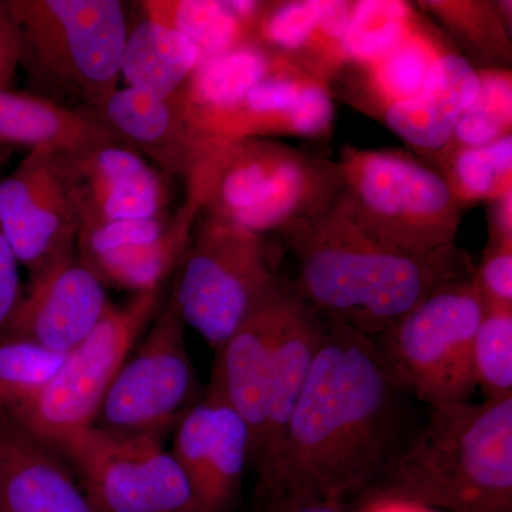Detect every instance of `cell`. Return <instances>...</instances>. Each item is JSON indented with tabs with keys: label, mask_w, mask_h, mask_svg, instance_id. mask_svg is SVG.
Instances as JSON below:
<instances>
[{
	"label": "cell",
	"mask_w": 512,
	"mask_h": 512,
	"mask_svg": "<svg viewBox=\"0 0 512 512\" xmlns=\"http://www.w3.org/2000/svg\"><path fill=\"white\" fill-rule=\"evenodd\" d=\"M416 403L375 339L326 319L282 439L256 471V503L369 497L419 430Z\"/></svg>",
	"instance_id": "6da1fadb"
},
{
	"label": "cell",
	"mask_w": 512,
	"mask_h": 512,
	"mask_svg": "<svg viewBox=\"0 0 512 512\" xmlns=\"http://www.w3.org/2000/svg\"><path fill=\"white\" fill-rule=\"evenodd\" d=\"M296 262V291L328 320L376 338L417 303L476 266L456 242L430 254L383 247L353 218L346 195L279 231Z\"/></svg>",
	"instance_id": "7a4b0ae2"
},
{
	"label": "cell",
	"mask_w": 512,
	"mask_h": 512,
	"mask_svg": "<svg viewBox=\"0 0 512 512\" xmlns=\"http://www.w3.org/2000/svg\"><path fill=\"white\" fill-rule=\"evenodd\" d=\"M370 497L446 512H512V396L427 407Z\"/></svg>",
	"instance_id": "3957f363"
},
{
	"label": "cell",
	"mask_w": 512,
	"mask_h": 512,
	"mask_svg": "<svg viewBox=\"0 0 512 512\" xmlns=\"http://www.w3.org/2000/svg\"><path fill=\"white\" fill-rule=\"evenodd\" d=\"M184 181L202 215L261 235L320 214L343 190L338 161L275 138L208 137Z\"/></svg>",
	"instance_id": "277c9868"
},
{
	"label": "cell",
	"mask_w": 512,
	"mask_h": 512,
	"mask_svg": "<svg viewBox=\"0 0 512 512\" xmlns=\"http://www.w3.org/2000/svg\"><path fill=\"white\" fill-rule=\"evenodd\" d=\"M29 93L90 114L119 87L128 19L119 0H3Z\"/></svg>",
	"instance_id": "5b68a950"
},
{
	"label": "cell",
	"mask_w": 512,
	"mask_h": 512,
	"mask_svg": "<svg viewBox=\"0 0 512 512\" xmlns=\"http://www.w3.org/2000/svg\"><path fill=\"white\" fill-rule=\"evenodd\" d=\"M338 163L356 224L380 245L424 255L456 242L464 208L426 161L403 150L345 146Z\"/></svg>",
	"instance_id": "8992f818"
},
{
	"label": "cell",
	"mask_w": 512,
	"mask_h": 512,
	"mask_svg": "<svg viewBox=\"0 0 512 512\" xmlns=\"http://www.w3.org/2000/svg\"><path fill=\"white\" fill-rule=\"evenodd\" d=\"M278 245L200 212L170 301L214 352L278 284Z\"/></svg>",
	"instance_id": "52a82bcc"
},
{
	"label": "cell",
	"mask_w": 512,
	"mask_h": 512,
	"mask_svg": "<svg viewBox=\"0 0 512 512\" xmlns=\"http://www.w3.org/2000/svg\"><path fill=\"white\" fill-rule=\"evenodd\" d=\"M484 313L471 272L441 285L373 339L417 402L466 403L477 389L473 346Z\"/></svg>",
	"instance_id": "ba28073f"
},
{
	"label": "cell",
	"mask_w": 512,
	"mask_h": 512,
	"mask_svg": "<svg viewBox=\"0 0 512 512\" xmlns=\"http://www.w3.org/2000/svg\"><path fill=\"white\" fill-rule=\"evenodd\" d=\"M161 298L163 288L136 293L123 306L111 303L93 332L67 353L40 396L9 416L60 456L92 429L114 377L160 311Z\"/></svg>",
	"instance_id": "9c48e42d"
},
{
	"label": "cell",
	"mask_w": 512,
	"mask_h": 512,
	"mask_svg": "<svg viewBox=\"0 0 512 512\" xmlns=\"http://www.w3.org/2000/svg\"><path fill=\"white\" fill-rule=\"evenodd\" d=\"M150 326L114 377L93 429L161 440L201 399L185 325L170 299Z\"/></svg>",
	"instance_id": "30bf717a"
},
{
	"label": "cell",
	"mask_w": 512,
	"mask_h": 512,
	"mask_svg": "<svg viewBox=\"0 0 512 512\" xmlns=\"http://www.w3.org/2000/svg\"><path fill=\"white\" fill-rule=\"evenodd\" d=\"M60 457L97 512H198L190 481L163 440L92 427Z\"/></svg>",
	"instance_id": "8fae6325"
},
{
	"label": "cell",
	"mask_w": 512,
	"mask_h": 512,
	"mask_svg": "<svg viewBox=\"0 0 512 512\" xmlns=\"http://www.w3.org/2000/svg\"><path fill=\"white\" fill-rule=\"evenodd\" d=\"M0 228L30 275L76 249L80 215L64 151L32 148L0 178Z\"/></svg>",
	"instance_id": "7c38bea8"
},
{
	"label": "cell",
	"mask_w": 512,
	"mask_h": 512,
	"mask_svg": "<svg viewBox=\"0 0 512 512\" xmlns=\"http://www.w3.org/2000/svg\"><path fill=\"white\" fill-rule=\"evenodd\" d=\"M201 208L191 198L168 217L84 225L77 255L101 284L136 293L157 291L183 264Z\"/></svg>",
	"instance_id": "4fadbf2b"
},
{
	"label": "cell",
	"mask_w": 512,
	"mask_h": 512,
	"mask_svg": "<svg viewBox=\"0 0 512 512\" xmlns=\"http://www.w3.org/2000/svg\"><path fill=\"white\" fill-rule=\"evenodd\" d=\"M175 460L190 481L198 512H231L249 466L247 421L211 387L175 429Z\"/></svg>",
	"instance_id": "5bb4252c"
},
{
	"label": "cell",
	"mask_w": 512,
	"mask_h": 512,
	"mask_svg": "<svg viewBox=\"0 0 512 512\" xmlns=\"http://www.w3.org/2000/svg\"><path fill=\"white\" fill-rule=\"evenodd\" d=\"M111 303L106 286L80 261L76 248L30 275L28 291L0 336L67 355L99 325Z\"/></svg>",
	"instance_id": "9a60e30c"
},
{
	"label": "cell",
	"mask_w": 512,
	"mask_h": 512,
	"mask_svg": "<svg viewBox=\"0 0 512 512\" xmlns=\"http://www.w3.org/2000/svg\"><path fill=\"white\" fill-rule=\"evenodd\" d=\"M80 227L168 217L170 178L120 141L64 151Z\"/></svg>",
	"instance_id": "2e32d148"
},
{
	"label": "cell",
	"mask_w": 512,
	"mask_h": 512,
	"mask_svg": "<svg viewBox=\"0 0 512 512\" xmlns=\"http://www.w3.org/2000/svg\"><path fill=\"white\" fill-rule=\"evenodd\" d=\"M335 120L329 84L282 60L237 106L212 121L204 134L218 140L286 136L328 141Z\"/></svg>",
	"instance_id": "e0dca14e"
},
{
	"label": "cell",
	"mask_w": 512,
	"mask_h": 512,
	"mask_svg": "<svg viewBox=\"0 0 512 512\" xmlns=\"http://www.w3.org/2000/svg\"><path fill=\"white\" fill-rule=\"evenodd\" d=\"M289 288L291 279L281 276L241 328L215 350L208 387L247 421L251 433L249 464L255 463L264 440L272 355Z\"/></svg>",
	"instance_id": "ac0fdd59"
},
{
	"label": "cell",
	"mask_w": 512,
	"mask_h": 512,
	"mask_svg": "<svg viewBox=\"0 0 512 512\" xmlns=\"http://www.w3.org/2000/svg\"><path fill=\"white\" fill-rule=\"evenodd\" d=\"M353 6L352 0L262 2L249 42L330 86L346 66L343 39Z\"/></svg>",
	"instance_id": "d6986e66"
},
{
	"label": "cell",
	"mask_w": 512,
	"mask_h": 512,
	"mask_svg": "<svg viewBox=\"0 0 512 512\" xmlns=\"http://www.w3.org/2000/svg\"><path fill=\"white\" fill-rule=\"evenodd\" d=\"M89 117L109 128L131 150L153 161L170 180L187 177L208 138L192 124L177 97L164 99L131 87L117 89Z\"/></svg>",
	"instance_id": "ffe728a7"
},
{
	"label": "cell",
	"mask_w": 512,
	"mask_h": 512,
	"mask_svg": "<svg viewBox=\"0 0 512 512\" xmlns=\"http://www.w3.org/2000/svg\"><path fill=\"white\" fill-rule=\"evenodd\" d=\"M0 512H97L72 467L2 409Z\"/></svg>",
	"instance_id": "44dd1931"
},
{
	"label": "cell",
	"mask_w": 512,
	"mask_h": 512,
	"mask_svg": "<svg viewBox=\"0 0 512 512\" xmlns=\"http://www.w3.org/2000/svg\"><path fill=\"white\" fill-rule=\"evenodd\" d=\"M448 42L447 36L419 13L392 49L372 62L343 67L329 87L340 84L342 99L375 119L387 107L423 93Z\"/></svg>",
	"instance_id": "7402d4cb"
},
{
	"label": "cell",
	"mask_w": 512,
	"mask_h": 512,
	"mask_svg": "<svg viewBox=\"0 0 512 512\" xmlns=\"http://www.w3.org/2000/svg\"><path fill=\"white\" fill-rule=\"evenodd\" d=\"M478 69L448 42L420 96L387 107L375 117L433 164L447 146L461 114L478 92Z\"/></svg>",
	"instance_id": "603a6c76"
},
{
	"label": "cell",
	"mask_w": 512,
	"mask_h": 512,
	"mask_svg": "<svg viewBox=\"0 0 512 512\" xmlns=\"http://www.w3.org/2000/svg\"><path fill=\"white\" fill-rule=\"evenodd\" d=\"M325 330L326 319L299 295L291 281L276 333L264 440L252 464L256 471L265 466L282 439L325 338Z\"/></svg>",
	"instance_id": "cb8c5ba5"
},
{
	"label": "cell",
	"mask_w": 512,
	"mask_h": 512,
	"mask_svg": "<svg viewBox=\"0 0 512 512\" xmlns=\"http://www.w3.org/2000/svg\"><path fill=\"white\" fill-rule=\"evenodd\" d=\"M113 141L120 140L86 114L63 109L29 92L0 90L2 147H52L73 153Z\"/></svg>",
	"instance_id": "d4e9b609"
},
{
	"label": "cell",
	"mask_w": 512,
	"mask_h": 512,
	"mask_svg": "<svg viewBox=\"0 0 512 512\" xmlns=\"http://www.w3.org/2000/svg\"><path fill=\"white\" fill-rule=\"evenodd\" d=\"M281 62L282 59L255 43H244L202 60L175 97L183 104L192 124L204 134L212 121L237 106Z\"/></svg>",
	"instance_id": "484cf974"
},
{
	"label": "cell",
	"mask_w": 512,
	"mask_h": 512,
	"mask_svg": "<svg viewBox=\"0 0 512 512\" xmlns=\"http://www.w3.org/2000/svg\"><path fill=\"white\" fill-rule=\"evenodd\" d=\"M200 62V52L183 33L144 16L128 25L120 76L131 89L173 99Z\"/></svg>",
	"instance_id": "4316f807"
},
{
	"label": "cell",
	"mask_w": 512,
	"mask_h": 512,
	"mask_svg": "<svg viewBox=\"0 0 512 512\" xmlns=\"http://www.w3.org/2000/svg\"><path fill=\"white\" fill-rule=\"evenodd\" d=\"M417 9L437 20L456 42L458 52L477 69H510L511 30L494 2L484 0H424Z\"/></svg>",
	"instance_id": "83f0119b"
},
{
	"label": "cell",
	"mask_w": 512,
	"mask_h": 512,
	"mask_svg": "<svg viewBox=\"0 0 512 512\" xmlns=\"http://www.w3.org/2000/svg\"><path fill=\"white\" fill-rule=\"evenodd\" d=\"M137 5L148 19L183 33L197 47L201 62L249 42L248 29L227 2L144 0Z\"/></svg>",
	"instance_id": "f1b7e54d"
},
{
	"label": "cell",
	"mask_w": 512,
	"mask_h": 512,
	"mask_svg": "<svg viewBox=\"0 0 512 512\" xmlns=\"http://www.w3.org/2000/svg\"><path fill=\"white\" fill-rule=\"evenodd\" d=\"M478 92L473 103L461 114L447 146L431 167L464 148L488 146L512 136L511 69H478Z\"/></svg>",
	"instance_id": "f546056e"
},
{
	"label": "cell",
	"mask_w": 512,
	"mask_h": 512,
	"mask_svg": "<svg viewBox=\"0 0 512 512\" xmlns=\"http://www.w3.org/2000/svg\"><path fill=\"white\" fill-rule=\"evenodd\" d=\"M436 170L464 210L480 202L491 204L512 190V136L457 151Z\"/></svg>",
	"instance_id": "4dcf8cb0"
},
{
	"label": "cell",
	"mask_w": 512,
	"mask_h": 512,
	"mask_svg": "<svg viewBox=\"0 0 512 512\" xmlns=\"http://www.w3.org/2000/svg\"><path fill=\"white\" fill-rule=\"evenodd\" d=\"M417 6L402 0H360L353 6L343 53L348 64H365L392 49L419 16Z\"/></svg>",
	"instance_id": "1f68e13d"
},
{
	"label": "cell",
	"mask_w": 512,
	"mask_h": 512,
	"mask_svg": "<svg viewBox=\"0 0 512 512\" xmlns=\"http://www.w3.org/2000/svg\"><path fill=\"white\" fill-rule=\"evenodd\" d=\"M66 356L30 340L0 336V409L12 414L40 396Z\"/></svg>",
	"instance_id": "d6a6232c"
},
{
	"label": "cell",
	"mask_w": 512,
	"mask_h": 512,
	"mask_svg": "<svg viewBox=\"0 0 512 512\" xmlns=\"http://www.w3.org/2000/svg\"><path fill=\"white\" fill-rule=\"evenodd\" d=\"M473 367L485 399L512 396V309L485 306L474 339Z\"/></svg>",
	"instance_id": "836d02e7"
},
{
	"label": "cell",
	"mask_w": 512,
	"mask_h": 512,
	"mask_svg": "<svg viewBox=\"0 0 512 512\" xmlns=\"http://www.w3.org/2000/svg\"><path fill=\"white\" fill-rule=\"evenodd\" d=\"M474 278L485 306L512 309V241L488 238Z\"/></svg>",
	"instance_id": "e575fe53"
},
{
	"label": "cell",
	"mask_w": 512,
	"mask_h": 512,
	"mask_svg": "<svg viewBox=\"0 0 512 512\" xmlns=\"http://www.w3.org/2000/svg\"><path fill=\"white\" fill-rule=\"evenodd\" d=\"M22 296L18 256L0 228V332L8 325Z\"/></svg>",
	"instance_id": "d590c367"
},
{
	"label": "cell",
	"mask_w": 512,
	"mask_h": 512,
	"mask_svg": "<svg viewBox=\"0 0 512 512\" xmlns=\"http://www.w3.org/2000/svg\"><path fill=\"white\" fill-rule=\"evenodd\" d=\"M20 62L18 32L0 0V90H13Z\"/></svg>",
	"instance_id": "8d00e7d4"
},
{
	"label": "cell",
	"mask_w": 512,
	"mask_h": 512,
	"mask_svg": "<svg viewBox=\"0 0 512 512\" xmlns=\"http://www.w3.org/2000/svg\"><path fill=\"white\" fill-rule=\"evenodd\" d=\"M488 238L512 241V190L490 204Z\"/></svg>",
	"instance_id": "74e56055"
},
{
	"label": "cell",
	"mask_w": 512,
	"mask_h": 512,
	"mask_svg": "<svg viewBox=\"0 0 512 512\" xmlns=\"http://www.w3.org/2000/svg\"><path fill=\"white\" fill-rule=\"evenodd\" d=\"M255 512H350L348 505L332 501H269L256 503Z\"/></svg>",
	"instance_id": "f35d334b"
},
{
	"label": "cell",
	"mask_w": 512,
	"mask_h": 512,
	"mask_svg": "<svg viewBox=\"0 0 512 512\" xmlns=\"http://www.w3.org/2000/svg\"><path fill=\"white\" fill-rule=\"evenodd\" d=\"M12 151V148L0 146V167L8 160L9 154L12 153Z\"/></svg>",
	"instance_id": "ab89813d"
}]
</instances>
